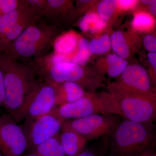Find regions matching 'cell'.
I'll return each mask as SVG.
<instances>
[{
	"mask_svg": "<svg viewBox=\"0 0 156 156\" xmlns=\"http://www.w3.org/2000/svg\"><path fill=\"white\" fill-rule=\"evenodd\" d=\"M106 21L96 12L87 13L80 20L79 27L83 32L97 33L103 30L106 26Z\"/></svg>",
	"mask_w": 156,
	"mask_h": 156,
	"instance_id": "19",
	"label": "cell"
},
{
	"mask_svg": "<svg viewBox=\"0 0 156 156\" xmlns=\"http://www.w3.org/2000/svg\"><path fill=\"white\" fill-rule=\"evenodd\" d=\"M60 142L66 155L77 156L84 150L87 140L76 131L68 128H61Z\"/></svg>",
	"mask_w": 156,
	"mask_h": 156,
	"instance_id": "13",
	"label": "cell"
},
{
	"mask_svg": "<svg viewBox=\"0 0 156 156\" xmlns=\"http://www.w3.org/2000/svg\"><path fill=\"white\" fill-rule=\"evenodd\" d=\"M59 29L40 18L27 27L5 52L10 58L20 62H29L50 53Z\"/></svg>",
	"mask_w": 156,
	"mask_h": 156,
	"instance_id": "2",
	"label": "cell"
},
{
	"mask_svg": "<svg viewBox=\"0 0 156 156\" xmlns=\"http://www.w3.org/2000/svg\"><path fill=\"white\" fill-rule=\"evenodd\" d=\"M89 44L87 39L80 38L77 49L72 57V62L81 66L87 64L92 54L89 49Z\"/></svg>",
	"mask_w": 156,
	"mask_h": 156,
	"instance_id": "23",
	"label": "cell"
},
{
	"mask_svg": "<svg viewBox=\"0 0 156 156\" xmlns=\"http://www.w3.org/2000/svg\"><path fill=\"white\" fill-rule=\"evenodd\" d=\"M21 0H0V16L16 10Z\"/></svg>",
	"mask_w": 156,
	"mask_h": 156,
	"instance_id": "27",
	"label": "cell"
},
{
	"mask_svg": "<svg viewBox=\"0 0 156 156\" xmlns=\"http://www.w3.org/2000/svg\"><path fill=\"white\" fill-rule=\"evenodd\" d=\"M110 38L111 48L116 54L125 59L128 58L131 54V49L122 32L116 31L112 34Z\"/></svg>",
	"mask_w": 156,
	"mask_h": 156,
	"instance_id": "20",
	"label": "cell"
},
{
	"mask_svg": "<svg viewBox=\"0 0 156 156\" xmlns=\"http://www.w3.org/2000/svg\"><path fill=\"white\" fill-rule=\"evenodd\" d=\"M56 105L55 86L37 77L27 98L22 120L31 121L54 112Z\"/></svg>",
	"mask_w": 156,
	"mask_h": 156,
	"instance_id": "7",
	"label": "cell"
},
{
	"mask_svg": "<svg viewBox=\"0 0 156 156\" xmlns=\"http://www.w3.org/2000/svg\"><path fill=\"white\" fill-rule=\"evenodd\" d=\"M117 9L116 0H103L98 3L97 7V13L104 20L110 19Z\"/></svg>",
	"mask_w": 156,
	"mask_h": 156,
	"instance_id": "25",
	"label": "cell"
},
{
	"mask_svg": "<svg viewBox=\"0 0 156 156\" xmlns=\"http://www.w3.org/2000/svg\"><path fill=\"white\" fill-rule=\"evenodd\" d=\"M29 153L39 156H66L60 142L59 133L37 146Z\"/></svg>",
	"mask_w": 156,
	"mask_h": 156,
	"instance_id": "18",
	"label": "cell"
},
{
	"mask_svg": "<svg viewBox=\"0 0 156 156\" xmlns=\"http://www.w3.org/2000/svg\"><path fill=\"white\" fill-rule=\"evenodd\" d=\"M144 46L149 52H156V38L152 34H147L143 40Z\"/></svg>",
	"mask_w": 156,
	"mask_h": 156,
	"instance_id": "29",
	"label": "cell"
},
{
	"mask_svg": "<svg viewBox=\"0 0 156 156\" xmlns=\"http://www.w3.org/2000/svg\"><path fill=\"white\" fill-rule=\"evenodd\" d=\"M109 141L105 139L99 144H93L85 149L77 156H106L108 153Z\"/></svg>",
	"mask_w": 156,
	"mask_h": 156,
	"instance_id": "26",
	"label": "cell"
},
{
	"mask_svg": "<svg viewBox=\"0 0 156 156\" xmlns=\"http://www.w3.org/2000/svg\"><path fill=\"white\" fill-rule=\"evenodd\" d=\"M56 110L34 119L24 121L22 128L27 138L29 151L59 133L65 121L58 116Z\"/></svg>",
	"mask_w": 156,
	"mask_h": 156,
	"instance_id": "11",
	"label": "cell"
},
{
	"mask_svg": "<svg viewBox=\"0 0 156 156\" xmlns=\"http://www.w3.org/2000/svg\"><path fill=\"white\" fill-rule=\"evenodd\" d=\"M54 85L57 106L73 102L83 97L87 93L83 87L73 82H64Z\"/></svg>",
	"mask_w": 156,
	"mask_h": 156,
	"instance_id": "14",
	"label": "cell"
},
{
	"mask_svg": "<svg viewBox=\"0 0 156 156\" xmlns=\"http://www.w3.org/2000/svg\"><path fill=\"white\" fill-rule=\"evenodd\" d=\"M148 7L151 14L154 16L156 15V1L152 0L151 2L148 5Z\"/></svg>",
	"mask_w": 156,
	"mask_h": 156,
	"instance_id": "33",
	"label": "cell"
},
{
	"mask_svg": "<svg viewBox=\"0 0 156 156\" xmlns=\"http://www.w3.org/2000/svg\"><path fill=\"white\" fill-rule=\"evenodd\" d=\"M152 0H144V1H141V2L143 4H145V5H148L151 2Z\"/></svg>",
	"mask_w": 156,
	"mask_h": 156,
	"instance_id": "35",
	"label": "cell"
},
{
	"mask_svg": "<svg viewBox=\"0 0 156 156\" xmlns=\"http://www.w3.org/2000/svg\"><path fill=\"white\" fill-rule=\"evenodd\" d=\"M89 49L92 53L100 55L107 53L111 48L110 38L106 34L89 42Z\"/></svg>",
	"mask_w": 156,
	"mask_h": 156,
	"instance_id": "24",
	"label": "cell"
},
{
	"mask_svg": "<svg viewBox=\"0 0 156 156\" xmlns=\"http://www.w3.org/2000/svg\"><path fill=\"white\" fill-rule=\"evenodd\" d=\"M148 58L150 63L154 68V73H156V52H149Z\"/></svg>",
	"mask_w": 156,
	"mask_h": 156,
	"instance_id": "32",
	"label": "cell"
},
{
	"mask_svg": "<svg viewBox=\"0 0 156 156\" xmlns=\"http://www.w3.org/2000/svg\"><path fill=\"white\" fill-rule=\"evenodd\" d=\"M32 12H35L27 5L24 1L22 0L16 10L0 16V38L5 34L23 17Z\"/></svg>",
	"mask_w": 156,
	"mask_h": 156,
	"instance_id": "17",
	"label": "cell"
},
{
	"mask_svg": "<svg viewBox=\"0 0 156 156\" xmlns=\"http://www.w3.org/2000/svg\"><path fill=\"white\" fill-rule=\"evenodd\" d=\"M75 12L71 1L48 0L47 6L38 15L41 19L58 28L60 22L70 19Z\"/></svg>",
	"mask_w": 156,
	"mask_h": 156,
	"instance_id": "12",
	"label": "cell"
},
{
	"mask_svg": "<svg viewBox=\"0 0 156 156\" xmlns=\"http://www.w3.org/2000/svg\"><path fill=\"white\" fill-rule=\"evenodd\" d=\"M148 126L126 119L120 122L112 134L106 156H133L152 151L154 137Z\"/></svg>",
	"mask_w": 156,
	"mask_h": 156,
	"instance_id": "3",
	"label": "cell"
},
{
	"mask_svg": "<svg viewBox=\"0 0 156 156\" xmlns=\"http://www.w3.org/2000/svg\"><path fill=\"white\" fill-rule=\"evenodd\" d=\"M107 73L111 77L122 74L128 65V62L116 54H110L106 57Z\"/></svg>",
	"mask_w": 156,
	"mask_h": 156,
	"instance_id": "22",
	"label": "cell"
},
{
	"mask_svg": "<svg viewBox=\"0 0 156 156\" xmlns=\"http://www.w3.org/2000/svg\"><path fill=\"white\" fill-rule=\"evenodd\" d=\"M80 37L73 30L69 31L58 35L53 42L52 48L53 52L72 57L77 49Z\"/></svg>",
	"mask_w": 156,
	"mask_h": 156,
	"instance_id": "16",
	"label": "cell"
},
{
	"mask_svg": "<svg viewBox=\"0 0 156 156\" xmlns=\"http://www.w3.org/2000/svg\"><path fill=\"white\" fill-rule=\"evenodd\" d=\"M121 80L108 85L109 93L114 96L134 94L156 97L146 70L139 64L129 65L121 74Z\"/></svg>",
	"mask_w": 156,
	"mask_h": 156,
	"instance_id": "8",
	"label": "cell"
},
{
	"mask_svg": "<svg viewBox=\"0 0 156 156\" xmlns=\"http://www.w3.org/2000/svg\"><path fill=\"white\" fill-rule=\"evenodd\" d=\"M21 156H39L34 153H28L27 154H24L23 155H22Z\"/></svg>",
	"mask_w": 156,
	"mask_h": 156,
	"instance_id": "34",
	"label": "cell"
},
{
	"mask_svg": "<svg viewBox=\"0 0 156 156\" xmlns=\"http://www.w3.org/2000/svg\"><path fill=\"white\" fill-rule=\"evenodd\" d=\"M5 99V91L4 83V76L2 70L0 67V108L4 105Z\"/></svg>",
	"mask_w": 156,
	"mask_h": 156,
	"instance_id": "31",
	"label": "cell"
},
{
	"mask_svg": "<svg viewBox=\"0 0 156 156\" xmlns=\"http://www.w3.org/2000/svg\"><path fill=\"white\" fill-rule=\"evenodd\" d=\"M0 67L4 76L5 99L3 106L17 123L22 120L27 98L37 76L28 62L14 60L0 52Z\"/></svg>",
	"mask_w": 156,
	"mask_h": 156,
	"instance_id": "1",
	"label": "cell"
},
{
	"mask_svg": "<svg viewBox=\"0 0 156 156\" xmlns=\"http://www.w3.org/2000/svg\"><path fill=\"white\" fill-rule=\"evenodd\" d=\"M149 152L145 153L140 154L136 155L133 156H144L146 154H147L148 153H149Z\"/></svg>",
	"mask_w": 156,
	"mask_h": 156,
	"instance_id": "37",
	"label": "cell"
},
{
	"mask_svg": "<svg viewBox=\"0 0 156 156\" xmlns=\"http://www.w3.org/2000/svg\"><path fill=\"white\" fill-rule=\"evenodd\" d=\"M144 156H156V154L153 152L152 151L148 153Z\"/></svg>",
	"mask_w": 156,
	"mask_h": 156,
	"instance_id": "36",
	"label": "cell"
},
{
	"mask_svg": "<svg viewBox=\"0 0 156 156\" xmlns=\"http://www.w3.org/2000/svg\"><path fill=\"white\" fill-rule=\"evenodd\" d=\"M155 20L151 14L145 11H139L134 14L131 22L134 30L139 32H148L154 27Z\"/></svg>",
	"mask_w": 156,
	"mask_h": 156,
	"instance_id": "21",
	"label": "cell"
},
{
	"mask_svg": "<svg viewBox=\"0 0 156 156\" xmlns=\"http://www.w3.org/2000/svg\"><path fill=\"white\" fill-rule=\"evenodd\" d=\"M40 19L38 14L32 12L23 17L13 26L2 37L0 38V52H4L9 46L20 36L29 27L33 25Z\"/></svg>",
	"mask_w": 156,
	"mask_h": 156,
	"instance_id": "15",
	"label": "cell"
},
{
	"mask_svg": "<svg viewBox=\"0 0 156 156\" xmlns=\"http://www.w3.org/2000/svg\"><path fill=\"white\" fill-rule=\"evenodd\" d=\"M119 123L116 115L96 114L66 120L62 123V128L76 131L88 141L112 135Z\"/></svg>",
	"mask_w": 156,
	"mask_h": 156,
	"instance_id": "9",
	"label": "cell"
},
{
	"mask_svg": "<svg viewBox=\"0 0 156 156\" xmlns=\"http://www.w3.org/2000/svg\"><path fill=\"white\" fill-rule=\"evenodd\" d=\"M138 1L135 0H119L117 1V9L126 11L134 9L137 5Z\"/></svg>",
	"mask_w": 156,
	"mask_h": 156,
	"instance_id": "30",
	"label": "cell"
},
{
	"mask_svg": "<svg viewBox=\"0 0 156 156\" xmlns=\"http://www.w3.org/2000/svg\"><path fill=\"white\" fill-rule=\"evenodd\" d=\"M114 97L117 101L119 115L126 119L147 125L155 120L156 97L134 94Z\"/></svg>",
	"mask_w": 156,
	"mask_h": 156,
	"instance_id": "5",
	"label": "cell"
},
{
	"mask_svg": "<svg viewBox=\"0 0 156 156\" xmlns=\"http://www.w3.org/2000/svg\"><path fill=\"white\" fill-rule=\"evenodd\" d=\"M37 74L38 77L53 85L73 82L92 90L102 86L99 79L89 76L83 66L71 61L51 66L37 72Z\"/></svg>",
	"mask_w": 156,
	"mask_h": 156,
	"instance_id": "6",
	"label": "cell"
},
{
	"mask_svg": "<svg viewBox=\"0 0 156 156\" xmlns=\"http://www.w3.org/2000/svg\"><path fill=\"white\" fill-rule=\"evenodd\" d=\"M56 112L65 121L96 114L119 115L116 100L110 93L107 92L99 95L87 92L80 99L57 107Z\"/></svg>",
	"mask_w": 156,
	"mask_h": 156,
	"instance_id": "4",
	"label": "cell"
},
{
	"mask_svg": "<svg viewBox=\"0 0 156 156\" xmlns=\"http://www.w3.org/2000/svg\"><path fill=\"white\" fill-rule=\"evenodd\" d=\"M27 5L38 14L47 5L48 0H23Z\"/></svg>",
	"mask_w": 156,
	"mask_h": 156,
	"instance_id": "28",
	"label": "cell"
},
{
	"mask_svg": "<svg viewBox=\"0 0 156 156\" xmlns=\"http://www.w3.org/2000/svg\"><path fill=\"white\" fill-rule=\"evenodd\" d=\"M28 149L25 132L10 115L0 117V154L21 156Z\"/></svg>",
	"mask_w": 156,
	"mask_h": 156,
	"instance_id": "10",
	"label": "cell"
},
{
	"mask_svg": "<svg viewBox=\"0 0 156 156\" xmlns=\"http://www.w3.org/2000/svg\"><path fill=\"white\" fill-rule=\"evenodd\" d=\"M0 156H3L2 155H1V154H0Z\"/></svg>",
	"mask_w": 156,
	"mask_h": 156,
	"instance_id": "38",
	"label": "cell"
}]
</instances>
